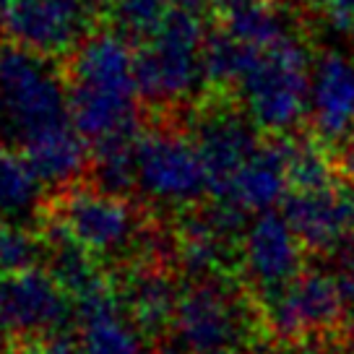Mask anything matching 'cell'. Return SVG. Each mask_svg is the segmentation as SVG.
<instances>
[{"instance_id": "9a60e30c", "label": "cell", "mask_w": 354, "mask_h": 354, "mask_svg": "<svg viewBox=\"0 0 354 354\" xmlns=\"http://www.w3.org/2000/svg\"><path fill=\"white\" fill-rule=\"evenodd\" d=\"M308 118L313 133L336 151L354 133V60L323 53L310 71Z\"/></svg>"}, {"instance_id": "d6986e66", "label": "cell", "mask_w": 354, "mask_h": 354, "mask_svg": "<svg viewBox=\"0 0 354 354\" xmlns=\"http://www.w3.org/2000/svg\"><path fill=\"white\" fill-rule=\"evenodd\" d=\"M104 11L115 32L128 42H144L165 24L172 0H107Z\"/></svg>"}, {"instance_id": "d4e9b609", "label": "cell", "mask_w": 354, "mask_h": 354, "mask_svg": "<svg viewBox=\"0 0 354 354\" xmlns=\"http://www.w3.org/2000/svg\"><path fill=\"white\" fill-rule=\"evenodd\" d=\"M91 3H94L97 8H104V3H107V0H91Z\"/></svg>"}, {"instance_id": "83f0119b", "label": "cell", "mask_w": 354, "mask_h": 354, "mask_svg": "<svg viewBox=\"0 0 354 354\" xmlns=\"http://www.w3.org/2000/svg\"><path fill=\"white\" fill-rule=\"evenodd\" d=\"M227 354H243V352H227Z\"/></svg>"}, {"instance_id": "7402d4cb", "label": "cell", "mask_w": 354, "mask_h": 354, "mask_svg": "<svg viewBox=\"0 0 354 354\" xmlns=\"http://www.w3.org/2000/svg\"><path fill=\"white\" fill-rule=\"evenodd\" d=\"M336 167L342 180L354 185V136H349L344 144L336 146Z\"/></svg>"}, {"instance_id": "cb8c5ba5", "label": "cell", "mask_w": 354, "mask_h": 354, "mask_svg": "<svg viewBox=\"0 0 354 354\" xmlns=\"http://www.w3.org/2000/svg\"><path fill=\"white\" fill-rule=\"evenodd\" d=\"M344 346L354 354V315L349 318V323H346V331H344Z\"/></svg>"}, {"instance_id": "ac0fdd59", "label": "cell", "mask_w": 354, "mask_h": 354, "mask_svg": "<svg viewBox=\"0 0 354 354\" xmlns=\"http://www.w3.org/2000/svg\"><path fill=\"white\" fill-rule=\"evenodd\" d=\"M289 167V190H321L336 185L342 175L336 167V151L313 136H284Z\"/></svg>"}, {"instance_id": "44dd1931", "label": "cell", "mask_w": 354, "mask_h": 354, "mask_svg": "<svg viewBox=\"0 0 354 354\" xmlns=\"http://www.w3.org/2000/svg\"><path fill=\"white\" fill-rule=\"evenodd\" d=\"M305 3L318 6L333 26L354 29V0H305Z\"/></svg>"}, {"instance_id": "e0dca14e", "label": "cell", "mask_w": 354, "mask_h": 354, "mask_svg": "<svg viewBox=\"0 0 354 354\" xmlns=\"http://www.w3.org/2000/svg\"><path fill=\"white\" fill-rule=\"evenodd\" d=\"M42 188L21 151L0 144V216L37 227L44 209Z\"/></svg>"}, {"instance_id": "9c48e42d", "label": "cell", "mask_w": 354, "mask_h": 354, "mask_svg": "<svg viewBox=\"0 0 354 354\" xmlns=\"http://www.w3.org/2000/svg\"><path fill=\"white\" fill-rule=\"evenodd\" d=\"M76 299L47 268L0 271V339L6 346L76 326Z\"/></svg>"}, {"instance_id": "3957f363", "label": "cell", "mask_w": 354, "mask_h": 354, "mask_svg": "<svg viewBox=\"0 0 354 354\" xmlns=\"http://www.w3.org/2000/svg\"><path fill=\"white\" fill-rule=\"evenodd\" d=\"M73 128L68 78L55 57L19 42H0V133L24 151L57 131Z\"/></svg>"}, {"instance_id": "5b68a950", "label": "cell", "mask_w": 354, "mask_h": 354, "mask_svg": "<svg viewBox=\"0 0 354 354\" xmlns=\"http://www.w3.org/2000/svg\"><path fill=\"white\" fill-rule=\"evenodd\" d=\"M42 216L60 224L102 263L110 261L112 266H120L138 258L151 214H144L133 198L78 180L68 188L55 190V196L44 203Z\"/></svg>"}, {"instance_id": "6da1fadb", "label": "cell", "mask_w": 354, "mask_h": 354, "mask_svg": "<svg viewBox=\"0 0 354 354\" xmlns=\"http://www.w3.org/2000/svg\"><path fill=\"white\" fill-rule=\"evenodd\" d=\"M66 78L71 120L88 146L141 133L136 53L122 34L86 37L71 53Z\"/></svg>"}, {"instance_id": "4fadbf2b", "label": "cell", "mask_w": 354, "mask_h": 354, "mask_svg": "<svg viewBox=\"0 0 354 354\" xmlns=\"http://www.w3.org/2000/svg\"><path fill=\"white\" fill-rule=\"evenodd\" d=\"M97 11L91 0H8L3 6V29L13 42L60 57L86 39Z\"/></svg>"}, {"instance_id": "5bb4252c", "label": "cell", "mask_w": 354, "mask_h": 354, "mask_svg": "<svg viewBox=\"0 0 354 354\" xmlns=\"http://www.w3.org/2000/svg\"><path fill=\"white\" fill-rule=\"evenodd\" d=\"M279 206L310 258H326L354 240V185L346 180L321 190H287Z\"/></svg>"}, {"instance_id": "ba28073f", "label": "cell", "mask_w": 354, "mask_h": 354, "mask_svg": "<svg viewBox=\"0 0 354 354\" xmlns=\"http://www.w3.org/2000/svg\"><path fill=\"white\" fill-rule=\"evenodd\" d=\"M261 315L271 342L308 346L342 339L349 323L339 284L323 263H308L284 292L261 305Z\"/></svg>"}, {"instance_id": "ffe728a7", "label": "cell", "mask_w": 354, "mask_h": 354, "mask_svg": "<svg viewBox=\"0 0 354 354\" xmlns=\"http://www.w3.org/2000/svg\"><path fill=\"white\" fill-rule=\"evenodd\" d=\"M47 243L39 227L0 216V271H24L44 263Z\"/></svg>"}, {"instance_id": "7a4b0ae2", "label": "cell", "mask_w": 354, "mask_h": 354, "mask_svg": "<svg viewBox=\"0 0 354 354\" xmlns=\"http://www.w3.org/2000/svg\"><path fill=\"white\" fill-rule=\"evenodd\" d=\"M167 354H253L268 344L261 308L237 274L185 279L165 336Z\"/></svg>"}, {"instance_id": "8fae6325", "label": "cell", "mask_w": 354, "mask_h": 354, "mask_svg": "<svg viewBox=\"0 0 354 354\" xmlns=\"http://www.w3.org/2000/svg\"><path fill=\"white\" fill-rule=\"evenodd\" d=\"M310 253L299 243L284 214L261 211L243 240L240 279L253 295L258 308L274 299L308 268Z\"/></svg>"}, {"instance_id": "8992f818", "label": "cell", "mask_w": 354, "mask_h": 354, "mask_svg": "<svg viewBox=\"0 0 354 354\" xmlns=\"http://www.w3.org/2000/svg\"><path fill=\"white\" fill-rule=\"evenodd\" d=\"M310 71L313 63L305 42L297 32L287 34L279 42L255 50L232 94L261 131L287 136L308 115Z\"/></svg>"}, {"instance_id": "603a6c76", "label": "cell", "mask_w": 354, "mask_h": 354, "mask_svg": "<svg viewBox=\"0 0 354 354\" xmlns=\"http://www.w3.org/2000/svg\"><path fill=\"white\" fill-rule=\"evenodd\" d=\"M253 354H318V346H308V344H279L268 342L258 346Z\"/></svg>"}, {"instance_id": "2e32d148", "label": "cell", "mask_w": 354, "mask_h": 354, "mask_svg": "<svg viewBox=\"0 0 354 354\" xmlns=\"http://www.w3.org/2000/svg\"><path fill=\"white\" fill-rule=\"evenodd\" d=\"M289 190V167L284 136H274L271 141H261L253 156L243 165V169L230 183L221 203L240 206L248 214L274 209Z\"/></svg>"}, {"instance_id": "4316f807", "label": "cell", "mask_w": 354, "mask_h": 354, "mask_svg": "<svg viewBox=\"0 0 354 354\" xmlns=\"http://www.w3.org/2000/svg\"><path fill=\"white\" fill-rule=\"evenodd\" d=\"M6 3H8V0H0V6H6Z\"/></svg>"}, {"instance_id": "52a82bcc", "label": "cell", "mask_w": 354, "mask_h": 354, "mask_svg": "<svg viewBox=\"0 0 354 354\" xmlns=\"http://www.w3.org/2000/svg\"><path fill=\"white\" fill-rule=\"evenodd\" d=\"M138 196L154 211H183L206 203L211 196L206 165L185 128L151 125L136 141Z\"/></svg>"}, {"instance_id": "7c38bea8", "label": "cell", "mask_w": 354, "mask_h": 354, "mask_svg": "<svg viewBox=\"0 0 354 354\" xmlns=\"http://www.w3.org/2000/svg\"><path fill=\"white\" fill-rule=\"evenodd\" d=\"M183 281L185 279L172 263L149 258H133L112 266L110 274L118 305L146 342H159L169 333Z\"/></svg>"}, {"instance_id": "30bf717a", "label": "cell", "mask_w": 354, "mask_h": 354, "mask_svg": "<svg viewBox=\"0 0 354 354\" xmlns=\"http://www.w3.org/2000/svg\"><path fill=\"white\" fill-rule=\"evenodd\" d=\"M188 133L198 146L211 185V201L221 198L234 175L261 146V128L243 104H232L227 94L198 104L190 115Z\"/></svg>"}, {"instance_id": "484cf974", "label": "cell", "mask_w": 354, "mask_h": 354, "mask_svg": "<svg viewBox=\"0 0 354 354\" xmlns=\"http://www.w3.org/2000/svg\"><path fill=\"white\" fill-rule=\"evenodd\" d=\"M144 354H165V352H151V349H144Z\"/></svg>"}, {"instance_id": "277c9868", "label": "cell", "mask_w": 354, "mask_h": 354, "mask_svg": "<svg viewBox=\"0 0 354 354\" xmlns=\"http://www.w3.org/2000/svg\"><path fill=\"white\" fill-rule=\"evenodd\" d=\"M206 8L209 0H172V11L136 53L141 100L156 110L185 107L206 84Z\"/></svg>"}]
</instances>
